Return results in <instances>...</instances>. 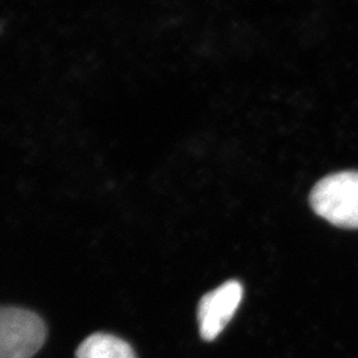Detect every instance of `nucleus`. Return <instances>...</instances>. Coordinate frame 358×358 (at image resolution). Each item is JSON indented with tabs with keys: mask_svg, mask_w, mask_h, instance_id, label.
Wrapping results in <instances>:
<instances>
[{
	"mask_svg": "<svg viewBox=\"0 0 358 358\" xmlns=\"http://www.w3.org/2000/svg\"><path fill=\"white\" fill-rule=\"evenodd\" d=\"M243 299V285L238 280L222 284L206 294L198 306V324L201 337L213 341L227 327Z\"/></svg>",
	"mask_w": 358,
	"mask_h": 358,
	"instance_id": "3",
	"label": "nucleus"
},
{
	"mask_svg": "<svg viewBox=\"0 0 358 358\" xmlns=\"http://www.w3.org/2000/svg\"><path fill=\"white\" fill-rule=\"evenodd\" d=\"M47 338L43 319L24 308L0 307V358H32Z\"/></svg>",
	"mask_w": 358,
	"mask_h": 358,
	"instance_id": "2",
	"label": "nucleus"
},
{
	"mask_svg": "<svg viewBox=\"0 0 358 358\" xmlns=\"http://www.w3.org/2000/svg\"><path fill=\"white\" fill-rule=\"evenodd\" d=\"M310 206L337 227L358 229V171L328 176L313 187Z\"/></svg>",
	"mask_w": 358,
	"mask_h": 358,
	"instance_id": "1",
	"label": "nucleus"
},
{
	"mask_svg": "<svg viewBox=\"0 0 358 358\" xmlns=\"http://www.w3.org/2000/svg\"><path fill=\"white\" fill-rule=\"evenodd\" d=\"M76 358H137L125 340L110 333H93L77 348Z\"/></svg>",
	"mask_w": 358,
	"mask_h": 358,
	"instance_id": "4",
	"label": "nucleus"
}]
</instances>
